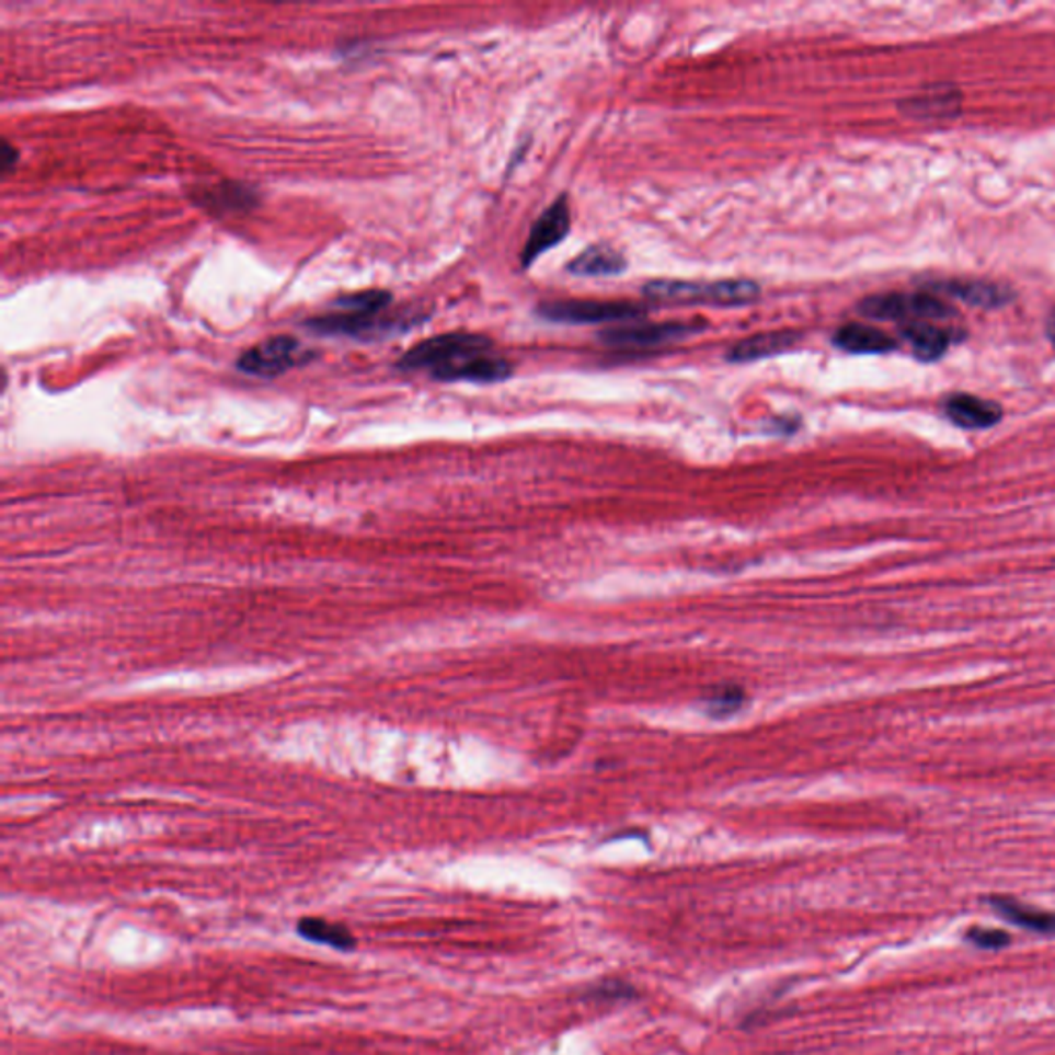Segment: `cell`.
Instances as JSON below:
<instances>
[{"label":"cell","mask_w":1055,"mask_h":1055,"mask_svg":"<svg viewBox=\"0 0 1055 1055\" xmlns=\"http://www.w3.org/2000/svg\"><path fill=\"white\" fill-rule=\"evenodd\" d=\"M1052 330H1055V316H1054V326H1052Z\"/></svg>","instance_id":"cell-23"},{"label":"cell","mask_w":1055,"mask_h":1055,"mask_svg":"<svg viewBox=\"0 0 1055 1055\" xmlns=\"http://www.w3.org/2000/svg\"><path fill=\"white\" fill-rule=\"evenodd\" d=\"M858 310L865 318L872 320H893V322H932L947 320L954 316L949 303H944L938 295L888 294L874 295L864 299Z\"/></svg>","instance_id":"cell-4"},{"label":"cell","mask_w":1055,"mask_h":1055,"mask_svg":"<svg viewBox=\"0 0 1055 1055\" xmlns=\"http://www.w3.org/2000/svg\"><path fill=\"white\" fill-rule=\"evenodd\" d=\"M402 371H427L433 380L500 381L512 367L491 353V341L481 334L450 332L421 341L400 357Z\"/></svg>","instance_id":"cell-1"},{"label":"cell","mask_w":1055,"mask_h":1055,"mask_svg":"<svg viewBox=\"0 0 1055 1055\" xmlns=\"http://www.w3.org/2000/svg\"><path fill=\"white\" fill-rule=\"evenodd\" d=\"M934 294L954 297L959 301H965L975 308H1002L1008 301H1012L1014 294L998 285V283H984V280H947V283H930L928 285Z\"/></svg>","instance_id":"cell-9"},{"label":"cell","mask_w":1055,"mask_h":1055,"mask_svg":"<svg viewBox=\"0 0 1055 1055\" xmlns=\"http://www.w3.org/2000/svg\"><path fill=\"white\" fill-rule=\"evenodd\" d=\"M959 104H961V98L954 89L938 87L907 100L903 104V110L917 118H951L952 114L959 112Z\"/></svg>","instance_id":"cell-14"},{"label":"cell","mask_w":1055,"mask_h":1055,"mask_svg":"<svg viewBox=\"0 0 1055 1055\" xmlns=\"http://www.w3.org/2000/svg\"><path fill=\"white\" fill-rule=\"evenodd\" d=\"M299 355H301V343L294 336L280 334V336L266 339L264 343L245 351L238 359V367L248 376L277 378L301 362Z\"/></svg>","instance_id":"cell-6"},{"label":"cell","mask_w":1055,"mask_h":1055,"mask_svg":"<svg viewBox=\"0 0 1055 1055\" xmlns=\"http://www.w3.org/2000/svg\"><path fill=\"white\" fill-rule=\"evenodd\" d=\"M903 336L909 341L917 359L921 362L940 359L952 343L951 332L936 329L932 322H911L903 329Z\"/></svg>","instance_id":"cell-13"},{"label":"cell","mask_w":1055,"mask_h":1055,"mask_svg":"<svg viewBox=\"0 0 1055 1055\" xmlns=\"http://www.w3.org/2000/svg\"><path fill=\"white\" fill-rule=\"evenodd\" d=\"M645 295L657 301L741 306V303L755 301L759 297V287L753 280H720V283L657 280L645 287Z\"/></svg>","instance_id":"cell-3"},{"label":"cell","mask_w":1055,"mask_h":1055,"mask_svg":"<svg viewBox=\"0 0 1055 1055\" xmlns=\"http://www.w3.org/2000/svg\"><path fill=\"white\" fill-rule=\"evenodd\" d=\"M697 326L691 324H650V326H629V329L606 330L600 336L606 345L612 346H656L685 339Z\"/></svg>","instance_id":"cell-10"},{"label":"cell","mask_w":1055,"mask_h":1055,"mask_svg":"<svg viewBox=\"0 0 1055 1055\" xmlns=\"http://www.w3.org/2000/svg\"><path fill=\"white\" fill-rule=\"evenodd\" d=\"M592 994H594L598 1000H606V998L621 1000V998H631V996H633V987L624 986L621 982H605V984L596 987Z\"/></svg>","instance_id":"cell-20"},{"label":"cell","mask_w":1055,"mask_h":1055,"mask_svg":"<svg viewBox=\"0 0 1055 1055\" xmlns=\"http://www.w3.org/2000/svg\"><path fill=\"white\" fill-rule=\"evenodd\" d=\"M835 345L856 355H883L897 348L895 339H891L883 330L856 324V322L837 330Z\"/></svg>","instance_id":"cell-11"},{"label":"cell","mask_w":1055,"mask_h":1055,"mask_svg":"<svg viewBox=\"0 0 1055 1055\" xmlns=\"http://www.w3.org/2000/svg\"><path fill=\"white\" fill-rule=\"evenodd\" d=\"M994 909L1008 921L1043 936H1055V914L1039 911L1010 899H991Z\"/></svg>","instance_id":"cell-15"},{"label":"cell","mask_w":1055,"mask_h":1055,"mask_svg":"<svg viewBox=\"0 0 1055 1055\" xmlns=\"http://www.w3.org/2000/svg\"><path fill=\"white\" fill-rule=\"evenodd\" d=\"M942 409L944 415L963 429H989L998 425L1004 415L996 402L971 394H951L942 402Z\"/></svg>","instance_id":"cell-8"},{"label":"cell","mask_w":1055,"mask_h":1055,"mask_svg":"<svg viewBox=\"0 0 1055 1055\" xmlns=\"http://www.w3.org/2000/svg\"><path fill=\"white\" fill-rule=\"evenodd\" d=\"M570 226L571 217L567 200L559 198L554 205H551L540 215V219L532 227L530 238H528V242L524 245V252H521V264L530 266L547 250H551L557 243L563 242L570 233Z\"/></svg>","instance_id":"cell-7"},{"label":"cell","mask_w":1055,"mask_h":1055,"mask_svg":"<svg viewBox=\"0 0 1055 1055\" xmlns=\"http://www.w3.org/2000/svg\"><path fill=\"white\" fill-rule=\"evenodd\" d=\"M390 303L392 295L378 289L343 295L332 303V312L313 318L308 322V326L318 334L364 339L369 332L381 329V316Z\"/></svg>","instance_id":"cell-2"},{"label":"cell","mask_w":1055,"mask_h":1055,"mask_svg":"<svg viewBox=\"0 0 1055 1055\" xmlns=\"http://www.w3.org/2000/svg\"><path fill=\"white\" fill-rule=\"evenodd\" d=\"M297 934L310 942H318V944H326V947H332V949H339V951H353L357 947V940L355 936L351 934V930L341 926V924H329L324 919H318V917H306L297 924Z\"/></svg>","instance_id":"cell-16"},{"label":"cell","mask_w":1055,"mask_h":1055,"mask_svg":"<svg viewBox=\"0 0 1055 1055\" xmlns=\"http://www.w3.org/2000/svg\"><path fill=\"white\" fill-rule=\"evenodd\" d=\"M640 306L615 301H554L538 308V313L551 322L563 324H606L641 316Z\"/></svg>","instance_id":"cell-5"},{"label":"cell","mask_w":1055,"mask_h":1055,"mask_svg":"<svg viewBox=\"0 0 1055 1055\" xmlns=\"http://www.w3.org/2000/svg\"><path fill=\"white\" fill-rule=\"evenodd\" d=\"M741 701H743V699L736 697V691L715 692V697L710 701L711 713H713V715H720V708H724V706H727V710L730 711L736 710V706H738Z\"/></svg>","instance_id":"cell-21"},{"label":"cell","mask_w":1055,"mask_h":1055,"mask_svg":"<svg viewBox=\"0 0 1055 1055\" xmlns=\"http://www.w3.org/2000/svg\"><path fill=\"white\" fill-rule=\"evenodd\" d=\"M800 336L796 332H788V330L757 334V336L744 339L738 345L732 346L730 353H727V359L743 364V362H757V359H765V357H773L778 353L792 348Z\"/></svg>","instance_id":"cell-12"},{"label":"cell","mask_w":1055,"mask_h":1055,"mask_svg":"<svg viewBox=\"0 0 1055 1055\" xmlns=\"http://www.w3.org/2000/svg\"><path fill=\"white\" fill-rule=\"evenodd\" d=\"M203 203L210 208H223V210H245L256 203V194L250 186L227 182L219 188H213L207 194H203Z\"/></svg>","instance_id":"cell-18"},{"label":"cell","mask_w":1055,"mask_h":1055,"mask_svg":"<svg viewBox=\"0 0 1055 1055\" xmlns=\"http://www.w3.org/2000/svg\"><path fill=\"white\" fill-rule=\"evenodd\" d=\"M967 938L982 949H1000L1010 942V936L1002 930H991V928H973Z\"/></svg>","instance_id":"cell-19"},{"label":"cell","mask_w":1055,"mask_h":1055,"mask_svg":"<svg viewBox=\"0 0 1055 1055\" xmlns=\"http://www.w3.org/2000/svg\"><path fill=\"white\" fill-rule=\"evenodd\" d=\"M19 153L7 140L2 142V173H9L18 165Z\"/></svg>","instance_id":"cell-22"},{"label":"cell","mask_w":1055,"mask_h":1055,"mask_svg":"<svg viewBox=\"0 0 1055 1055\" xmlns=\"http://www.w3.org/2000/svg\"><path fill=\"white\" fill-rule=\"evenodd\" d=\"M570 271L580 277H610L623 273L624 260L608 248H589L571 262Z\"/></svg>","instance_id":"cell-17"}]
</instances>
